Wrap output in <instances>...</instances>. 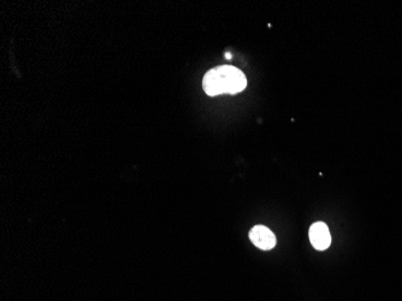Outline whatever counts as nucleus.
I'll list each match as a JSON object with an SVG mask.
<instances>
[{
    "label": "nucleus",
    "instance_id": "f257e3e1",
    "mask_svg": "<svg viewBox=\"0 0 402 301\" xmlns=\"http://www.w3.org/2000/svg\"><path fill=\"white\" fill-rule=\"evenodd\" d=\"M247 79L245 74L232 65H222L206 72L202 80V88L206 94H237L245 89Z\"/></svg>",
    "mask_w": 402,
    "mask_h": 301
},
{
    "label": "nucleus",
    "instance_id": "f03ea898",
    "mask_svg": "<svg viewBox=\"0 0 402 301\" xmlns=\"http://www.w3.org/2000/svg\"><path fill=\"white\" fill-rule=\"evenodd\" d=\"M308 234H310V241L315 250L325 251L332 245V235L325 223H313Z\"/></svg>",
    "mask_w": 402,
    "mask_h": 301
},
{
    "label": "nucleus",
    "instance_id": "7ed1b4c3",
    "mask_svg": "<svg viewBox=\"0 0 402 301\" xmlns=\"http://www.w3.org/2000/svg\"><path fill=\"white\" fill-rule=\"evenodd\" d=\"M249 239L253 245L263 251L272 250L276 246V236L264 226H253L249 231Z\"/></svg>",
    "mask_w": 402,
    "mask_h": 301
},
{
    "label": "nucleus",
    "instance_id": "20e7f679",
    "mask_svg": "<svg viewBox=\"0 0 402 301\" xmlns=\"http://www.w3.org/2000/svg\"><path fill=\"white\" fill-rule=\"evenodd\" d=\"M225 58H227V60H230V58H232V55H230V53H227V55H225Z\"/></svg>",
    "mask_w": 402,
    "mask_h": 301
}]
</instances>
